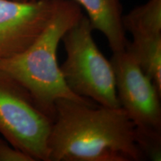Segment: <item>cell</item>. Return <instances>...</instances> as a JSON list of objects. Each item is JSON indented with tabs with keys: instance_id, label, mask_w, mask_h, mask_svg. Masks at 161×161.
<instances>
[{
	"instance_id": "4",
	"label": "cell",
	"mask_w": 161,
	"mask_h": 161,
	"mask_svg": "<svg viewBox=\"0 0 161 161\" xmlns=\"http://www.w3.org/2000/svg\"><path fill=\"white\" fill-rule=\"evenodd\" d=\"M120 107L135 126L139 148L146 153L161 148V93L127 48L110 60Z\"/></svg>"
},
{
	"instance_id": "3",
	"label": "cell",
	"mask_w": 161,
	"mask_h": 161,
	"mask_svg": "<svg viewBox=\"0 0 161 161\" xmlns=\"http://www.w3.org/2000/svg\"><path fill=\"white\" fill-rule=\"evenodd\" d=\"M89 19L83 15L62 37L66 58L60 66L64 81L76 95L98 105L119 108L111 62L92 37Z\"/></svg>"
},
{
	"instance_id": "1",
	"label": "cell",
	"mask_w": 161,
	"mask_h": 161,
	"mask_svg": "<svg viewBox=\"0 0 161 161\" xmlns=\"http://www.w3.org/2000/svg\"><path fill=\"white\" fill-rule=\"evenodd\" d=\"M135 126L121 107L61 98L48 140V161H142Z\"/></svg>"
},
{
	"instance_id": "8",
	"label": "cell",
	"mask_w": 161,
	"mask_h": 161,
	"mask_svg": "<svg viewBox=\"0 0 161 161\" xmlns=\"http://www.w3.org/2000/svg\"><path fill=\"white\" fill-rule=\"evenodd\" d=\"M125 31L131 36L161 35V0H148L122 17Z\"/></svg>"
},
{
	"instance_id": "10",
	"label": "cell",
	"mask_w": 161,
	"mask_h": 161,
	"mask_svg": "<svg viewBox=\"0 0 161 161\" xmlns=\"http://www.w3.org/2000/svg\"><path fill=\"white\" fill-rule=\"evenodd\" d=\"M18 1H30V0H18Z\"/></svg>"
},
{
	"instance_id": "7",
	"label": "cell",
	"mask_w": 161,
	"mask_h": 161,
	"mask_svg": "<svg viewBox=\"0 0 161 161\" xmlns=\"http://www.w3.org/2000/svg\"><path fill=\"white\" fill-rule=\"evenodd\" d=\"M85 9L93 30L105 36L113 53L125 49L128 41L122 24L120 0H70Z\"/></svg>"
},
{
	"instance_id": "6",
	"label": "cell",
	"mask_w": 161,
	"mask_h": 161,
	"mask_svg": "<svg viewBox=\"0 0 161 161\" xmlns=\"http://www.w3.org/2000/svg\"><path fill=\"white\" fill-rule=\"evenodd\" d=\"M55 0H0V60L27 49L51 19Z\"/></svg>"
},
{
	"instance_id": "9",
	"label": "cell",
	"mask_w": 161,
	"mask_h": 161,
	"mask_svg": "<svg viewBox=\"0 0 161 161\" xmlns=\"http://www.w3.org/2000/svg\"><path fill=\"white\" fill-rule=\"evenodd\" d=\"M0 161H34L33 159L17 149L5 139L0 138Z\"/></svg>"
},
{
	"instance_id": "2",
	"label": "cell",
	"mask_w": 161,
	"mask_h": 161,
	"mask_svg": "<svg viewBox=\"0 0 161 161\" xmlns=\"http://www.w3.org/2000/svg\"><path fill=\"white\" fill-rule=\"evenodd\" d=\"M83 15L77 3L55 0L51 19L34 43L19 55L0 60V70L25 86L38 106L53 120L58 99L95 104L76 95L68 87L58 63V48L62 37Z\"/></svg>"
},
{
	"instance_id": "5",
	"label": "cell",
	"mask_w": 161,
	"mask_h": 161,
	"mask_svg": "<svg viewBox=\"0 0 161 161\" xmlns=\"http://www.w3.org/2000/svg\"><path fill=\"white\" fill-rule=\"evenodd\" d=\"M53 119L29 90L0 70V134L34 161H48V140Z\"/></svg>"
}]
</instances>
